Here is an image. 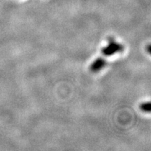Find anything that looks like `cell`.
Returning a JSON list of instances; mask_svg holds the SVG:
<instances>
[{
  "instance_id": "obj_3",
  "label": "cell",
  "mask_w": 151,
  "mask_h": 151,
  "mask_svg": "<svg viewBox=\"0 0 151 151\" xmlns=\"http://www.w3.org/2000/svg\"><path fill=\"white\" fill-rule=\"evenodd\" d=\"M141 109H142L143 111L146 112H150V103H144L141 105Z\"/></svg>"
},
{
  "instance_id": "obj_2",
  "label": "cell",
  "mask_w": 151,
  "mask_h": 151,
  "mask_svg": "<svg viewBox=\"0 0 151 151\" xmlns=\"http://www.w3.org/2000/svg\"><path fill=\"white\" fill-rule=\"evenodd\" d=\"M106 65V62L103 59H98L92 64L91 69L93 71H99Z\"/></svg>"
},
{
  "instance_id": "obj_1",
  "label": "cell",
  "mask_w": 151,
  "mask_h": 151,
  "mask_svg": "<svg viewBox=\"0 0 151 151\" xmlns=\"http://www.w3.org/2000/svg\"><path fill=\"white\" fill-rule=\"evenodd\" d=\"M121 50H122L121 45L116 43L113 40H111L109 43V46L103 49V52L106 55H111L114 54L115 52L120 51Z\"/></svg>"
}]
</instances>
